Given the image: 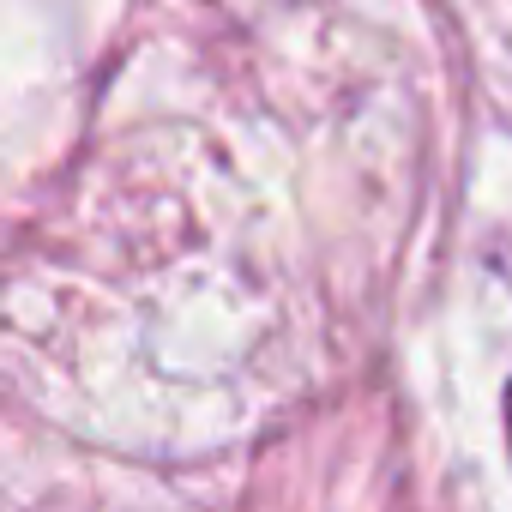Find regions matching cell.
<instances>
[{
    "label": "cell",
    "mask_w": 512,
    "mask_h": 512,
    "mask_svg": "<svg viewBox=\"0 0 512 512\" xmlns=\"http://www.w3.org/2000/svg\"><path fill=\"white\" fill-rule=\"evenodd\" d=\"M506 434H512V386H506Z\"/></svg>",
    "instance_id": "1"
}]
</instances>
